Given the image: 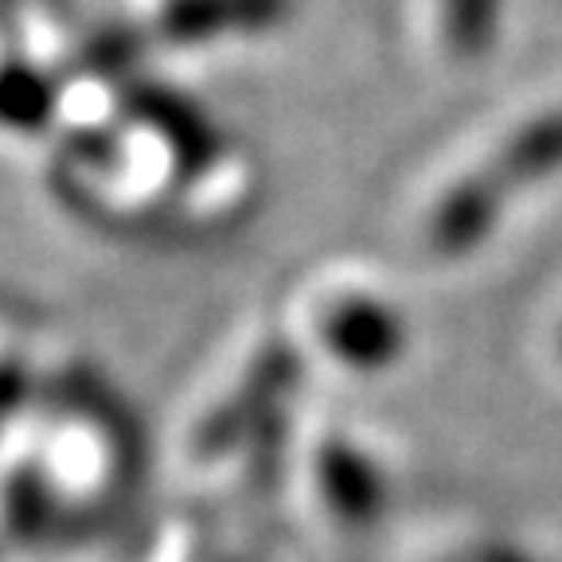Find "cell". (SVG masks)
Listing matches in <instances>:
<instances>
[{"mask_svg":"<svg viewBox=\"0 0 562 562\" xmlns=\"http://www.w3.org/2000/svg\"><path fill=\"white\" fill-rule=\"evenodd\" d=\"M504 184L484 168V172L469 176L453 192L441 200L438 215H434V243L441 250H461V246H473L484 231L492 227L496 211L504 203Z\"/></svg>","mask_w":562,"mask_h":562,"instance_id":"obj_2","label":"cell"},{"mask_svg":"<svg viewBox=\"0 0 562 562\" xmlns=\"http://www.w3.org/2000/svg\"><path fill=\"white\" fill-rule=\"evenodd\" d=\"M562 168V110L543 114L536 122H527L524 130H516L504 149L496 153V160L488 165V172L504 184V192H512L516 184H536L543 176H554Z\"/></svg>","mask_w":562,"mask_h":562,"instance_id":"obj_3","label":"cell"},{"mask_svg":"<svg viewBox=\"0 0 562 562\" xmlns=\"http://www.w3.org/2000/svg\"><path fill=\"white\" fill-rule=\"evenodd\" d=\"M504 0H441V35L453 55H481L496 40Z\"/></svg>","mask_w":562,"mask_h":562,"instance_id":"obj_5","label":"cell"},{"mask_svg":"<svg viewBox=\"0 0 562 562\" xmlns=\"http://www.w3.org/2000/svg\"><path fill=\"white\" fill-rule=\"evenodd\" d=\"M395 321L386 316V308L371 305V301L344 305L333 325L336 351H348V356H360V360H383L386 351L395 348Z\"/></svg>","mask_w":562,"mask_h":562,"instance_id":"obj_4","label":"cell"},{"mask_svg":"<svg viewBox=\"0 0 562 562\" xmlns=\"http://www.w3.org/2000/svg\"><path fill=\"white\" fill-rule=\"evenodd\" d=\"M285 12V0H165L149 32L165 44H207L220 35L258 32Z\"/></svg>","mask_w":562,"mask_h":562,"instance_id":"obj_1","label":"cell"}]
</instances>
